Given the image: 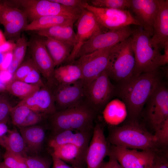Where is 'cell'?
<instances>
[{"mask_svg": "<svg viewBox=\"0 0 168 168\" xmlns=\"http://www.w3.org/2000/svg\"><path fill=\"white\" fill-rule=\"evenodd\" d=\"M157 70L132 75L120 82L118 94L132 121H137L145 104L160 83Z\"/></svg>", "mask_w": 168, "mask_h": 168, "instance_id": "6da1fadb", "label": "cell"}, {"mask_svg": "<svg viewBox=\"0 0 168 168\" xmlns=\"http://www.w3.org/2000/svg\"><path fill=\"white\" fill-rule=\"evenodd\" d=\"M110 145L134 149L157 151L156 138L137 121L121 126H111L106 138Z\"/></svg>", "mask_w": 168, "mask_h": 168, "instance_id": "7a4b0ae2", "label": "cell"}, {"mask_svg": "<svg viewBox=\"0 0 168 168\" xmlns=\"http://www.w3.org/2000/svg\"><path fill=\"white\" fill-rule=\"evenodd\" d=\"M96 112L85 103L56 111L50 118L54 135L68 130L92 132Z\"/></svg>", "mask_w": 168, "mask_h": 168, "instance_id": "3957f363", "label": "cell"}, {"mask_svg": "<svg viewBox=\"0 0 168 168\" xmlns=\"http://www.w3.org/2000/svg\"><path fill=\"white\" fill-rule=\"evenodd\" d=\"M132 36L135 62L133 75L158 70L161 54L160 50L152 43L151 36L142 27L134 30Z\"/></svg>", "mask_w": 168, "mask_h": 168, "instance_id": "277c9868", "label": "cell"}, {"mask_svg": "<svg viewBox=\"0 0 168 168\" xmlns=\"http://www.w3.org/2000/svg\"><path fill=\"white\" fill-rule=\"evenodd\" d=\"M135 62L130 37L113 46L106 70L110 78L120 82L133 75Z\"/></svg>", "mask_w": 168, "mask_h": 168, "instance_id": "5b68a950", "label": "cell"}, {"mask_svg": "<svg viewBox=\"0 0 168 168\" xmlns=\"http://www.w3.org/2000/svg\"><path fill=\"white\" fill-rule=\"evenodd\" d=\"M12 2L21 7L27 19L31 22L47 16H64L78 19L82 8L66 6L51 0H16Z\"/></svg>", "mask_w": 168, "mask_h": 168, "instance_id": "8992f818", "label": "cell"}, {"mask_svg": "<svg viewBox=\"0 0 168 168\" xmlns=\"http://www.w3.org/2000/svg\"><path fill=\"white\" fill-rule=\"evenodd\" d=\"M85 0L82 7L91 12L100 25L105 29L114 30L134 25L141 27L139 22L128 11L95 7Z\"/></svg>", "mask_w": 168, "mask_h": 168, "instance_id": "52a82bcc", "label": "cell"}, {"mask_svg": "<svg viewBox=\"0 0 168 168\" xmlns=\"http://www.w3.org/2000/svg\"><path fill=\"white\" fill-rule=\"evenodd\" d=\"M114 90L105 70L86 86L85 103L96 111L106 106Z\"/></svg>", "mask_w": 168, "mask_h": 168, "instance_id": "ba28073f", "label": "cell"}, {"mask_svg": "<svg viewBox=\"0 0 168 168\" xmlns=\"http://www.w3.org/2000/svg\"><path fill=\"white\" fill-rule=\"evenodd\" d=\"M159 150L138 151L110 145L108 156L115 159L123 168H150Z\"/></svg>", "mask_w": 168, "mask_h": 168, "instance_id": "9c48e42d", "label": "cell"}, {"mask_svg": "<svg viewBox=\"0 0 168 168\" xmlns=\"http://www.w3.org/2000/svg\"><path fill=\"white\" fill-rule=\"evenodd\" d=\"M77 21L75 44L65 60L68 63L76 59L80 48L85 43L94 36L106 32V29L100 25L94 14L83 7L81 15Z\"/></svg>", "mask_w": 168, "mask_h": 168, "instance_id": "30bf717a", "label": "cell"}, {"mask_svg": "<svg viewBox=\"0 0 168 168\" xmlns=\"http://www.w3.org/2000/svg\"><path fill=\"white\" fill-rule=\"evenodd\" d=\"M130 26L109 30L93 37L82 45L76 58L100 49L112 47L127 40L132 36L134 30Z\"/></svg>", "mask_w": 168, "mask_h": 168, "instance_id": "8fae6325", "label": "cell"}, {"mask_svg": "<svg viewBox=\"0 0 168 168\" xmlns=\"http://www.w3.org/2000/svg\"><path fill=\"white\" fill-rule=\"evenodd\" d=\"M114 46L82 56L71 63L80 67L82 80L86 86L106 70L110 53Z\"/></svg>", "mask_w": 168, "mask_h": 168, "instance_id": "7c38bea8", "label": "cell"}, {"mask_svg": "<svg viewBox=\"0 0 168 168\" xmlns=\"http://www.w3.org/2000/svg\"><path fill=\"white\" fill-rule=\"evenodd\" d=\"M146 117L154 129L168 119V91L161 83L147 101Z\"/></svg>", "mask_w": 168, "mask_h": 168, "instance_id": "4fadbf2b", "label": "cell"}, {"mask_svg": "<svg viewBox=\"0 0 168 168\" xmlns=\"http://www.w3.org/2000/svg\"><path fill=\"white\" fill-rule=\"evenodd\" d=\"M91 137L85 156L87 168H100L104 158L108 156L110 144L99 124L94 126Z\"/></svg>", "mask_w": 168, "mask_h": 168, "instance_id": "5bb4252c", "label": "cell"}, {"mask_svg": "<svg viewBox=\"0 0 168 168\" xmlns=\"http://www.w3.org/2000/svg\"><path fill=\"white\" fill-rule=\"evenodd\" d=\"M28 46L36 67L48 82L52 84L54 79L55 66L43 40L37 38L33 39L28 42Z\"/></svg>", "mask_w": 168, "mask_h": 168, "instance_id": "9a60e30c", "label": "cell"}, {"mask_svg": "<svg viewBox=\"0 0 168 168\" xmlns=\"http://www.w3.org/2000/svg\"><path fill=\"white\" fill-rule=\"evenodd\" d=\"M159 8V0H131L130 9L141 27L152 37Z\"/></svg>", "mask_w": 168, "mask_h": 168, "instance_id": "2e32d148", "label": "cell"}, {"mask_svg": "<svg viewBox=\"0 0 168 168\" xmlns=\"http://www.w3.org/2000/svg\"><path fill=\"white\" fill-rule=\"evenodd\" d=\"M86 86L82 79L69 85L59 84L54 94L55 102L60 110L75 106L85 98Z\"/></svg>", "mask_w": 168, "mask_h": 168, "instance_id": "e0dca14e", "label": "cell"}, {"mask_svg": "<svg viewBox=\"0 0 168 168\" xmlns=\"http://www.w3.org/2000/svg\"><path fill=\"white\" fill-rule=\"evenodd\" d=\"M27 18L23 12L7 4L0 7V23L4 26V35L11 37L19 34L27 24Z\"/></svg>", "mask_w": 168, "mask_h": 168, "instance_id": "ac0fdd59", "label": "cell"}, {"mask_svg": "<svg viewBox=\"0 0 168 168\" xmlns=\"http://www.w3.org/2000/svg\"><path fill=\"white\" fill-rule=\"evenodd\" d=\"M54 94L45 86L19 104L24 105L32 111L45 115H52L56 112Z\"/></svg>", "mask_w": 168, "mask_h": 168, "instance_id": "d6986e66", "label": "cell"}, {"mask_svg": "<svg viewBox=\"0 0 168 168\" xmlns=\"http://www.w3.org/2000/svg\"><path fill=\"white\" fill-rule=\"evenodd\" d=\"M158 11L153 26V44L160 50L168 44V0H159Z\"/></svg>", "mask_w": 168, "mask_h": 168, "instance_id": "ffe728a7", "label": "cell"}, {"mask_svg": "<svg viewBox=\"0 0 168 168\" xmlns=\"http://www.w3.org/2000/svg\"><path fill=\"white\" fill-rule=\"evenodd\" d=\"M92 132L64 131L54 135L49 140V145L52 148L63 144H72L86 152L90 143L91 132Z\"/></svg>", "mask_w": 168, "mask_h": 168, "instance_id": "44dd1931", "label": "cell"}, {"mask_svg": "<svg viewBox=\"0 0 168 168\" xmlns=\"http://www.w3.org/2000/svg\"><path fill=\"white\" fill-rule=\"evenodd\" d=\"M24 141L26 153L37 154L41 150L45 138V132L41 126L35 125L19 127Z\"/></svg>", "mask_w": 168, "mask_h": 168, "instance_id": "7402d4cb", "label": "cell"}, {"mask_svg": "<svg viewBox=\"0 0 168 168\" xmlns=\"http://www.w3.org/2000/svg\"><path fill=\"white\" fill-rule=\"evenodd\" d=\"M38 35L60 41L72 48L76 40L73 25H58L36 31Z\"/></svg>", "mask_w": 168, "mask_h": 168, "instance_id": "603a6c76", "label": "cell"}, {"mask_svg": "<svg viewBox=\"0 0 168 168\" xmlns=\"http://www.w3.org/2000/svg\"><path fill=\"white\" fill-rule=\"evenodd\" d=\"M74 18L64 16H47L35 20L25 27L24 31H37L58 25H73L77 20Z\"/></svg>", "mask_w": 168, "mask_h": 168, "instance_id": "cb8c5ba5", "label": "cell"}, {"mask_svg": "<svg viewBox=\"0 0 168 168\" xmlns=\"http://www.w3.org/2000/svg\"><path fill=\"white\" fill-rule=\"evenodd\" d=\"M51 148L52 153L65 162L77 165L83 161H85L86 152L74 145L65 144Z\"/></svg>", "mask_w": 168, "mask_h": 168, "instance_id": "d4e9b609", "label": "cell"}, {"mask_svg": "<svg viewBox=\"0 0 168 168\" xmlns=\"http://www.w3.org/2000/svg\"><path fill=\"white\" fill-rule=\"evenodd\" d=\"M0 146L6 151L24 157L27 156L23 138L16 129H9L7 133L0 137Z\"/></svg>", "mask_w": 168, "mask_h": 168, "instance_id": "484cf974", "label": "cell"}, {"mask_svg": "<svg viewBox=\"0 0 168 168\" xmlns=\"http://www.w3.org/2000/svg\"><path fill=\"white\" fill-rule=\"evenodd\" d=\"M128 113L124 102L119 99L114 100L108 103L103 111L104 120L109 124L115 126L123 121Z\"/></svg>", "mask_w": 168, "mask_h": 168, "instance_id": "4316f807", "label": "cell"}, {"mask_svg": "<svg viewBox=\"0 0 168 168\" xmlns=\"http://www.w3.org/2000/svg\"><path fill=\"white\" fill-rule=\"evenodd\" d=\"M43 40L55 67L65 61L70 54L72 46L68 44L50 37Z\"/></svg>", "mask_w": 168, "mask_h": 168, "instance_id": "83f0119b", "label": "cell"}, {"mask_svg": "<svg viewBox=\"0 0 168 168\" xmlns=\"http://www.w3.org/2000/svg\"><path fill=\"white\" fill-rule=\"evenodd\" d=\"M54 78L59 84L69 85L82 79V73L80 67L71 63L54 70Z\"/></svg>", "mask_w": 168, "mask_h": 168, "instance_id": "f1b7e54d", "label": "cell"}, {"mask_svg": "<svg viewBox=\"0 0 168 168\" xmlns=\"http://www.w3.org/2000/svg\"><path fill=\"white\" fill-rule=\"evenodd\" d=\"M42 87L39 84H29L20 80H12L7 85L6 91L23 100L29 96Z\"/></svg>", "mask_w": 168, "mask_h": 168, "instance_id": "f546056e", "label": "cell"}, {"mask_svg": "<svg viewBox=\"0 0 168 168\" xmlns=\"http://www.w3.org/2000/svg\"><path fill=\"white\" fill-rule=\"evenodd\" d=\"M28 42L24 36L20 38L15 43L12 51L13 57L12 61L7 70L13 74L21 65L25 57Z\"/></svg>", "mask_w": 168, "mask_h": 168, "instance_id": "4dcf8cb0", "label": "cell"}, {"mask_svg": "<svg viewBox=\"0 0 168 168\" xmlns=\"http://www.w3.org/2000/svg\"><path fill=\"white\" fill-rule=\"evenodd\" d=\"M91 5L95 7L126 10L129 8L131 0H92Z\"/></svg>", "mask_w": 168, "mask_h": 168, "instance_id": "1f68e13d", "label": "cell"}, {"mask_svg": "<svg viewBox=\"0 0 168 168\" xmlns=\"http://www.w3.org/2000/svg\"><path fill=\"white\" fill-rule=\"evenodd\" d=\"M30 111L26 106L19 103L12 107L10 115L12 124L18 128L21 127Z\"/></svg>", "mask_w": 168, "mask_h": 168, "instance_id": "d6a6232c", "label": "cell"}, {"mask_svg": "<svg viewBox=\"0 0 168 168\" xmlns=\"http://www.w3.org/2000/svg\"><path fill=\"white\" fill-rule=\"evenodd\" d=\"M25 157L6 151L3 156V163L9 168H28Z\"/></svg>", "mask_w": 168, "mask_h": 168, "instance_id": "836d02e7", "label": "cell"}, {"mask_svg": "<svg viewBox=\"0 0 168 168\" xmlns=\"http://www.w3.org/2000/svg\"><path fill=\"white\" fill-rule=\"evenodd\" d=\"M155 137L159 147L164 149L168 145V119L166 120L154 130Z\"/></svg>", "mask_w": 168, "mask_h": 168, "instance_id": "e575fe53", "label": "cell"}, {"mask_svg": "<svg viewBox=\"0 0 168 168\" xmlns=\"http://www.w3.org/2000/svg\"><path fill=\"white\" fill-rule=\"evenodd\" d=\"M36 67L32 59L26 61L21 64L13 74L12 80L21 81L33 69Z\"/></svg>", "mask_w": 168, "mask_h": 168, "instance_id": "d590c367", "label": "cell"}, {"mask_svg": "<svg viewBox=\"0 0 168 168\" xmlns=\"http://www.w3.org/2000/svg\"><path fill=\"white\" fill-rule=\"evenodd\" d=\"M25 159L28 168H50L48 161L41 157L27 156Z\"/></svg>", "mask_w": 168, "mask_h": 168, "instance_id": "8d00e7d4", "label": "cell"}, {"mask_svg": "<svg viewBox=\"0 0 168 168\" xmlns=\"http://www.w3.org/2000/svg\"><path fill=\"white\" fill-rule=\"evenodd\" d=\"M150 168H168V154L164 150L157 152Z\"/></svg>", "mask_w": 168, "mask_h": 168, "instance_id": "74e56055", "label": "cell"}, {"mask_svg": "<svg viewBox=\"0 0 168 168\" xmlns=\"http://www.w3.org/2000/svg\"><path fill=\"white\" fill-rule=\"evenodd\" d=\"M45 115L31 110L21 127H27L36 125L41 121L43 117Z\"/></svg>", "mask_w": 168, "mask_h": 168, "instance_id": "f35d334b", "label": "cell"}, {"mask_svg": "<svg viewBox=\"0 0 168 168\" xmlns=\"http://www.w3.org/2000/svg\"><path fill=\"white\" fill-rule=\"evenodd\" d=\"M40 73L38 69L36 67L21 81L28 83L39 84L44 86L41 79Z\"/></svg>", "mask_w": 168, "mask_h": 168, "instance_id": "ab89813d", "label": "cell"}, {"mask_svg": "<svg viewBox=\"0 0 168 168\" xmlns=\"http://www.w3.org/2000/svg\"><path fill=\"white\" fill-rule=\"evenodd\" d=\"M12 107L5 98L0 102V122L7 121Z\"/></svg>", "mask_w": 168, "mask_h": 168, "instance_id": "60d3db41", "label": "cell"}, {"mask_svg": "<svg viewBox=\"0 0 168 168\" xmlns=\"http://www.w3.org/2000/svg\"><path fill=\"white\" fill-rule=\"evenodd\" d=\"M64 6L72 7H82V4L85 0H51Z\"/></svg>", "mask_w": 168, "mask_h": 168, "instance_id": "b9f144b4", "label": "cell"}, {"mask_svg": "<svg viewBox=\"0 0 168 168\" xmlns=\"http://www.w3.org/2000/svg\"><path fill=\"white\" fill-rule=\"evenodd\" d=\"M51 155L53 162L52 168H72L52 152Z\"/></svg>", "mask_w": 168, "mask_h": 168, "instance_id": "7bdbcfd3", "label": "cell"}, {"mask_svg": "<svg viewBox=\"0 0 168 168\" xmlns=\"http://www.w3.org/2000/svg\"><path fill=\"white\" fill-rule=\"evenodd\" d=\"M13 57L12 51L5 53L0 70H7L11 63Z\"/></svg>", "mask_w": 168, "mask_h": 168, "instance_id": "ee69618b", "label": "cell"}, {"mask_svg": "<svg viewBox=\"0 0 168 168\" xmlns=\"http://www.w3.org/2000/svg\"><path fill=\"white\" fill-rule=\"evenodd\" d=\"M13 74L7 70H0V80L7 85L12 80Z\"/></svg>", "mask_w": 168, "mask_h": 168, "instance_id": "f6af8a7d", "label": "cell"}, {"mask_svg": "<svg viewBox=\"0 0 168 168\" xmlns=\"http://www.w3.org/2000/svg\"><path fill=\"white\" fill-rule=\"evenodd\" d=\"M15 46V43L11 41H6L0 46V51L7 53L13 51Z\"/></svg>", "mask_w": 168, "mask_h": 168, "instance_id": "bcb514c9", "label": "cell"}, {"mask_svg": "<svg viewBox=\"0 0 168 168\" xmlns=\"http://www.w3.org/2000/svg\"><path fill=\"white\" fill-rule=\"evenodd\" d=\"M164 49V53L161 54L160 57L159 63V67L168 63V44L165 45Z\"/></svg>", "mask_w": 168, "mask_h": 168, "instance_id": "7dc6e473", "label": "cell"}, {"mask_svg": "<svg viewBox=\"0 0 168 168\" xmlns=\"http://www.w3.org/2000/svg\"><path fill=\"white\" fill-rule=\"evenodd\" d=\"M7 122H0V137L7 133L9 130L7 124Z\"/></svg>", "mask_w": 168, "mask_h": 168, "instance_id": "c3c4849f", "label": "cell"}, {"mask_svg": "<svg viewBox=\"0 0 168 168\" xmlns=\"http://www.w3.org/2000/svg\"><path fill=\"white\" fill-rule=\"evenodd\" d=\"M6 41L5 35L0 30V46Z\"/></svg>", "mask_w": 168, "mask_h": 168, "instance_id": "681fc988", "label": "cell"}, {"mask_svg": "<svg viewBox=\"0 0 168 168\" xmlns=\"http://www.w3.org/2000/svg\"><path fill=\"white\" fill-rule=\"evenodd\" d=\"M7 85L0 80V91H6Z\"/></svg>", "mask_w": 168, "mask_h": 168, "instance_id": "f907efd6", "label": "cell"}, {"mask_svg": "<svg viewBox=\"0 0 168 168\" xmlns=\"http://www.w3.org/2000/svg\"><path fill=\"white\" fill-rule=\"evenodd\" d=\"M6 53H4L0 51V70L3 61L5 54Z\"/></svg>", "mask_w": 168, "mask_h": 168, "instance_id": "816d5d0a", "label": "cell"}, {"mask_svg": "<svg viewBox=\"0 0 168 168\" xmlns=\"http://www.w3.org/2000/svg\"><path fill=\"white\" fill-rule=\"evenodd\" d=\"M0 168H9L5 166L3 162L0 163Z\"/></svg>", "mask_w": 168, "mask_h": 168, "instance_id": "f5cc1de1", "label": "cell"}, {"mask_svg": "<svg viewBox=\"0 0 168 168\" xmlns=\"http://www.w3.org/2000/svg\"><path fill=\"white\" fill-rule=\"evenodd\" d=\"M5 98L2 95H0V102Z\"/></svg>", "mask_w": 168, "mask_h": 168, "instance_id": "db71d44e", "label": "cell"}, {"mask_svg": "<svg viewBox=\"0 0 168 168\" xmlns=\"http://www.w3.org/2000/svg\"><path fill=\"white\" fill-rule=\"evenodd\" d=\"M2 4L1 3V1L0 0V7L1 6Z\"/></svg>", "mask_w": 168, "mask_h": 168, "instance_id": "11a10c76", "label": "cell"}, {"mask_svg": "<svg viewBox=\"0 0 168 168\" xmlns=\"http://www.w3.org/2000/svg\"></svg>", "mask_w": 168, "mask_h": 168, "instance_id": "9f6ffc18", "label": "cell"}]
</instances>
